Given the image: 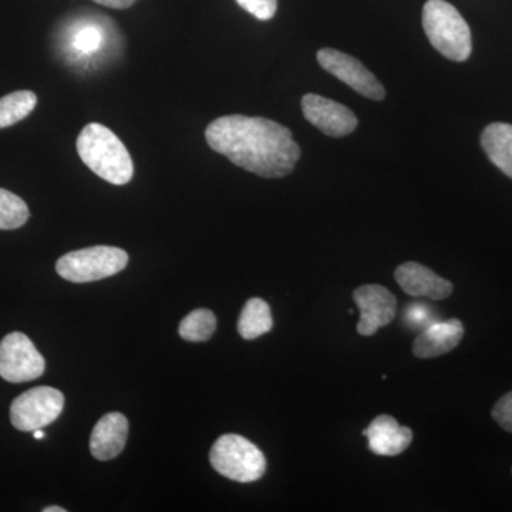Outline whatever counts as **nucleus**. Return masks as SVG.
I'll return each mask as SVG.
<instances>
[{
  "instance_id": "obj_1",
  "label": "nucleus",
  "mask_w": 512,
  "mask_h": 512,
  "mask_svg": "<svg viewBox=\"0 0 512 512\" xmlns=\"http://www.w3.org/2000/svg\"><path fill=\"white\" fill-rule=\"evenodd\" d=\"M205 138L215 153L259 177L284 178L301 158L292 131L264 117H220L207 127Z\"/></svg>"
},
{
  "instance_id": "obj_2",
  "label": "nucleus",
  "mask_w": 512,
  "mask_h": 512,
  "mask_svg": "<svg viewBox=\"0 0 512 512\" xmlns=\"http://www.w3.org/2000/svg\"><path fill=\"white\" fill-rule=\"evenodd\" d=\"M77 153L94 174L113 185H126L134 175L133 158L110 128L90 123L77 137Z\"/></svg>"
},
{
  "instance_id": "obj_3",
  "label": "nucleus",
  "mask_w": 512,
  "mask_h": 512,
  "mask_svg": "<svg viewBox=\"0 0 512 512\" xmlns=\"http://www.w3.org/2000/svg\"><path fill=\"white\" fill-rule=\"evenodd\" d=\"M423 28L431 46L448 60L466 62L473 52L470 26L446 0H427Z\"/></svg>"
},
{
  "instance_id": "obj_4",
  "label": "nucleus",
  "mask_w": 512,
  "mask_h": 512,
  "mask_svg": "<svg viewBox=\"0 0 512 512\" xmlns=\"http://www.w3.org/2000/svg\"><path fill=\"white\" fill-rule=\"evenodd\" d=\"M211 466L221 476L247 484L264 477V453L245 437L224 434L215 441L210 453Z\"/></svg>"
},
{
  "instance_id": "obj_5",
  "label": "nucleus",
  "mask_w": 512,
  "mask_h": 512,
  "mask_svg": "<svg viewBox=\"0 0 512 512\" xmlns=\"http://www.w3.org/2000/svg\"><path fill=\"white\" fill-rule=\"evenodd\" d=\"M128 264V255L124 249L116 247H97L69 252L57 261V274L74 284H87L119 274Z\"/></svg>"
},
{
  "instance_id": "obj_6",
  "label": "nucleus",
  "mask_w": 512,
  "mask_h": 512,
  "mask_svg": "<svg viewBox=\"0 0 512 512\" xmlns=\"http://www.w3.org/2000/svg\"><path fill=\"white\" fill-rule=\"evenodd\" d=\"M64 396L49 386L35 387L20 394L10 406V421L20 431H35L49 426L63 412Z\"/></svg>"
},
{
  "instance_id": "obj_7",
  "label": "nucleus",
  "mask_w": 512,
  "mask_h": 512,
  "mask_svg": "<svg viewBox=\"0 0 512 512\" xmlns=\"http://www.w3.org/2000/svg\"><path fill=\"white\" fill-rule=\"evenodd\" d=\"M45 367V357L23 333H9L0 342V377L6 382H32L45 373Z\"/></svg>"
},
{
  "instance_id": "obj_8",
  "label": "nucleus",
  "mask_w": 512,
  "mask_h": 512,
  "mask_svg": "<svg viewBox=\"0 0 512 512\" xmlns=\"http://www.w3.org/2000/svg\"><path fill=\"white\" fill-rule=\"evenodd\" d=\"M316 56L320 66L326 72L338 77L340 82L348 84L355 92L376 101L386 97L382 83L356 57L346 55L339 50L329 49V47L320 49Z\"/></svg>"
},
{
  "instance_id": "obj_9",
  "label": "nucleus",
  "mask_w": 512,
  "mask_h": 512,
  "mask_svg": "<svg viewBox=\"0 0 512 512\" xmlns=\"http://www.w3.org/2000/svg\"><path fill=\"white\" fill-rule=\"evenodd\" d=\"M353 299L360 312V320L357 323L359 335L373 336L377 330L390 325L396 318V296L382 285L359 286L353 292Z\"/></svg>"
},
{
  "instance_id": "obj_10",
  "label": "nucleus",
  "mask_w": 512,
  "mask_h": 512,
  "mask_svg": "<svg viewBox=\"0 0 512 512\" xmlns=\"http://www.w3.org/2000/svg\"><path fill=\"white\" fill-rule=\"evenodd\" d=\"M305 119L329 137H345L357 127L355 113L338 101L319 94H305L302 99Z\"/></svg>"
},
{
  "instance_id": "obj_11",
  "label": "nucleus",
  "mask_w": 512,
  "mask_h": 512,
  "mask_svg": "<svg viewBox=\"0 0 512 512\" xmlns=\"http://www.w3.org/2000/svg\"><path fill=\"white\" fill-rule=\"evenodd\" d=\"M370 451L377 456L394 457L404 453L413 443V431L410 427L400 426L389 414H380L366 430Z\"/></svg>"
},
{
  "instance_id": "obj_12",
  "label": "nucleus",
  "mask_w": 512,
  "mask_h": 512,
  "mask_svg": "<svg viewBox=\"0 0 512 512\" xmlns=\"http://www.w3.org/2000/svg\"><path fill=\"white\" fill-rule=\"evenodd\" d=\"M394 278L400 288L412 296H426L434 301H441L453 293V284L450 281L417 262H406L397 266Z\"/></svg>"
},
{
  "instance_id": "obj_13",
  "label": "nucleus",
  "mask_w": 512,
  "mask_h": 512,
  "mask_svg": "<svg viewBox=\"0 0 512 512\" xmlns=\"http://www.w3.org/2000/svg\"><path fill=\"white\" fill-rule=\"evenodd\" d=\"M464 336V326L460 319L431 323L417 336L413 343L414 356L419 359H433L457 348Z\"/></svg>"
},
{
  "instance_id": "obj_14",
  "label": "nucleus",
  "mask_w": 512,
  "mask_h": 512,
  "mask_svg": "<svg viewBox=\"0 0 512 512\" xmlns=\"http://www.w3.org/2000/svg\"><path fill=\"white\" fill-rule=\"evenodd\" d=\"M128 421L121 413H109L101 417L90 437V451L100 461L119 456L127 443Z\"/></svg>"
},
{
  "instance_id": "obj_15",
  "label": "nucleus",
  "mask_w": 512,
  "mask_h": 512,
  "mask_svg": "<svg viewBox=\"0 0 512 512\" xmlns=\"http://www.w3.org/2000/svg\"><path fill=\"white\" fill-rule=\"evenodd\" d=\"M481 146L491 163L512 178V126L493 123L484 128Z\"/></svg>"
},
{
  "instance_id": "obj_16",
  "label": "nucleus",
  "mask_w": 512,
  "mask_h": 512,
  "mask_svg": "<svg viewBox=\"0 0 512 512\" xmlns=\"http://www.w3.org/2000/svg\"><path fill=\"white\" fill-rule=\"evenodd\" d=\"M274 328L271 308L264 299L252 298L245 303L238 320V332L245 340H254Z\"/></svg>"
},
{
  "instance_id": "obj_17",
  "label": "nucleus",
  "mask_w": 512,
  "mask_h": 512,
  "mask_svg": "<svg viewBox=\"0 0 512 512\" xmlns=\"http://www.w3.org/2000/svg\"><path fill=\"white\" fill-rule=\"evenodd\" d=\"M36 104V94L29 90L2 97L0 99V130L25 120L35 110Z\"/></svg>"
},
{
  "instance_id": "obj_18",
  "label": "nucleus",
  "mask_w": 512,
  "mask_h": 512,
  "mask_svg": "<svg viewBox=\"0 0 512 512\" xmlns=\"http://www.w3.org/2000/svg\"><path fill=\"white\" fill-rule=\"evenodd\" d=\"M217 330V318L210 309H197L188 313L180 323L181 338L188 340V342H205L211 339Z\"/></svg>"
},
{
  "instance_id": "obj_19",
  "label": "nucleus",
  "mask_w": 512,
  "mask_h": 512,
  "mask_svg": "<svg viewBox=\"0 0 512 512\" xmlns=\"http://www.w3.org/2000/svg\"><path fill=\"white\" fill-rule=\"evenodd\" d=\"M30 212L18 195L0 188V229H18L28 222Z\"/></svg>"
},
{
  "instance_id": "obj_20",
  "label": "nucleus",
  "mask_w": 512,
  "mask_h": 512,
  "mask_svg": "<svg viewBox=\"0 0 512 512\" xmlns=\"http://www.w3.org/2000/svg\"><path fill=\"white\" fill-rule=\"evenodd\" d=\"M104 32L96 25H84L76 29L70 40V52L79 60L90 59V57L101 52L104 45Z\"/></svg>"
},
{
  "instance_id": "obj_21",
  "label": "nucleus",
  "mask_w": 512,
  "mask_h": 512,
  "mask_svg": "<svg viewBox=\"0 0 512 512\" xmlns=\"http://www.w3.org/2000/svg\"><path fill=\"white\" fill-rule=\"evenodd\" d=\"M242 9L259 20L274 18L278 9V0H237Z\"/></svg>"
},
{
  "instance_id": "obj_22",
  "label": "nucleus",
  "mask_w": 512,
  "mask_h": 512,
  "mask_svg": "<svg viewBox=\"0 0 512 512\" xmlns=\"http://www.w3.org/2000/svg\"><path fill=\"white\" fill-rule=\"evenodd\" d=\"M493 419L503 427L504 430L512 433V392L505 394L493 409Z\"/></svg>"
},
{
  "instance_id": "obj_23",
  "label": "nucleus",
  "mask_w": 512,
  "mask_h": 512,
  "mask_svg": "<svg viewBox=\"0 0 512 512\" xmlns=\"http://www.w3.org/2000/svg\"><path fill=\"white\" fill-rule=\"evenodd\" d=\"M93 2L99 3V5L107 6V8L113 9H127L133 6L137 0H93Z\"/></svg>"
},
{
  "instance_id": "obj_24",
  "label": "nucleus",
  "mask_w": 512,
  "mask_h": 512,
  "mask_svg": "<svg viewBox=\"0 0 512 512\" xmlns=\"http://www.w3.org/2000/svg\"><path fill=\"white\" fill-rule=\"evenodd\" d=\"M409 320H412L413 323H421L424 319L427 318L426 308L424 306H413V308L409 309Z\"/></svg>"
},
{
  "instance_id": "obj_25",
  "label": "nucleus",
  "mask_w": 512,
  "mask_h": 512,
  "mask_svg": "<svg viewBox=\"0 0 512 512\" xmlns=\"http://www.w3.org/2000/svg\"><path fill=\"white\" fill-rule=\"evenodd\" d=\"M66 508L57 507V505H52V507H46L43 512H66Z\"/></svg>"
},
{
  "instance_id": "obj_26",
  "label": "nucleus",
  "mask_w": 512,
  "mask_h": 512,
  "mask_svg": "<svg viewBox=\"0 0 512 512\" xmlns=\"http://www.w3.org/2000/svg\"><path fill=\"white\" fill-rule=\"evenodd\" d=\"M45 431L43 429L35 430L33 431V437H35L36 440H42L45 439Z\"/></svg>"
}]
</instances>
